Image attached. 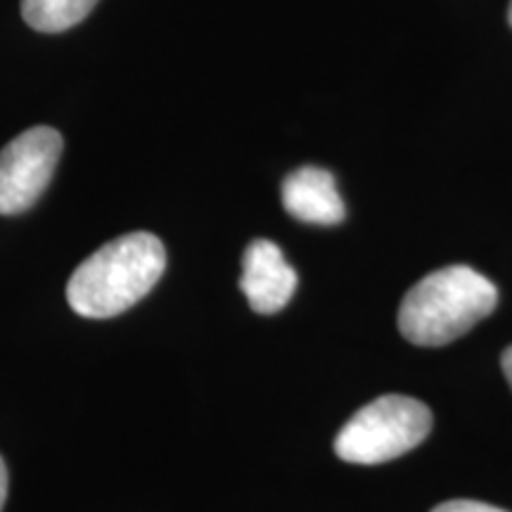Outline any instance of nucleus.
Instances as JSON below:
<instances>
[{
  "label": "nucleus",
  "mask_w": 512,
  "mask_h": 512,
  "mask_svg": "<svg viewBox=\"0 0 512 512\" xmlns=\"http://www.w3.org/2000/svg\"><path fill=\"white\" fill-rule=\"evenodd\" d=\"M501 368H503V373H505V380H508L510 389H512V344H510L508 349L503 351V356H501Z\"/></svg>",
  "instance_id": "obj_10"
},
{
  "label": "nucleus",
  "mask_w": 512,
  "mask_h": 512,
  "mask_svg": "<svg viewBox=\"0 0 512 512\" xmlns=\"http://www.w3.org/2000/svg\"><path fill=\"white\" fill-rule=\"evenodd\" d=\"M62 147L60 131L34 126L0 150V214L15 216L34 207L53 181Z\"/></svg>",
  "instance_id": "obj_4"
},
{
  "label": "nucleus",
  "mask_w": 512,
  "mask_h": 512,
  "mask_svg": "<svg viewBox=\"0 0 512 512\" xmlns=\"http://www.w3.org/2000/svg\"><path fill=\"white\" fill-rule=\"evenodd\" d=\"M498 290L470 266H446L408 290L399 306V330L418 347H444L491 316Z\"/></svg>",
  "instance_id": "obj_2"
},
{
  "label": "nucleus",
  "mask_w": 512,
  "mask_h": 512,
  "mask_svg": "<svg viewBox=\"0 0 512 512\" xmlns=\"http://www.w3.org/2000/svg\"><path fill=\"white\" fill-rule=\"evenodd\" d=\"M8 467H5V460L0 458V512H3L5 498H8Z\"/></svg>",
  "instance_id": "obj_9"
},
{
  "label": "nucleus",
  "mask_w": 512,
  "mask_h": 512,
  "mask_svg": "<svg viewBox=\"0 0 512 512\" xmlns=\"http://www.w3.org/2000/svg\"><path fill=\"white\" fill-rule=\"evenodd\" d=\"M98 0H22V17L41 34H60L88 17Z\"/></svg>",
  "instance_id": "obj_7"
},
{
  "label": "nucleus",
  "mask_w": 512,
  "mask_h": 512,
  "mask_svg": "<svg viewBox=\"0 0 512 512\" xmlns=\"http://www.w3.org/2000/svg\"><path fill=\"white\" fill-rule=\"evenodd\" d=\"M432 512H508L496 508V505L482 503V501H465V498H458V501H446L434 508Z\"/></svg>",
  "instance_id": "obj_8"
},
{
  "label": "nucleus",
  "mask_w": 512,
  "mask_h": 512,
  "mask_svg": "<svg viewBox=\"0 0 512 512\" xmlns=\"http://www.w3.org/2000/svg\"><path fill=\"white\" fill-rule=\"evenodd\" d=\"M508 17H510V27H512V3H510V15Z\"/></svg>",
  "instance_id": "obj_11"
},
{
  "label": "nucleus",
  "mask_w": 512,
  "mask_h": 512,
  "mask_svg": "<svg viewBox=\"0 0 512 512\" xmlns=\"http://www.w3.org/2000/svg\"><path fill=\"white\" fill-rule=\"evenodd\" d=\"M297 285V271L287 264L283 249L264 238L249 242L242 254L240 290L256 313L271 316L283 311L297 292Z\"/></svg>",
  "instance_id": "obj_5"
},
{
  "label": "nucleus",
  "mask_w": 512,
  "mask_h": 512,
  "mask_svg": "<svg viewBox=\"0 0 512 512\" xmlns=\"http://www.w3.org/2000/svg\"><path fill=\"white\" fill-rule=\"evenodd\" d=\"M164 268L166 249L157 235L126 233L76 266L67 283V302L83 318L119 316L150 294Z\"/></svg>",
  "instance_id": "obj_1"
},
{
  "label": "nucleus",
  "mask_w": 512,
  "mask_h": 512,
  "mask_svg": "<svg viewBox=\"0 0 512 512\" xmlns=\"http://www.w3.org/2000/svg\"><path fill=\"white\" fill-rule=\"evenodd\" d=\"M432 411L411 396L387 394L351 415L335 439V453L351 465H380L406 456L432 432Z\"/></svg>",
  "instance_id": "obj_3"
},
{
  "label": "nucleus",
  "mask_w": 512,
  "mask_h": 512,
  "mask_svg": "<svg viewBox=\"0 0 512 512\" xmlns=\"http://www.w3.org/2000/svg\"><path fill=\"white\" fill-rule=\"evenodd\" d=\"M283 207L311 226H337L344 221V202L335 176L320 166H302L283 181Z\"/></svg>",
  "instance_id": "obj_6"
}]
</instances>
